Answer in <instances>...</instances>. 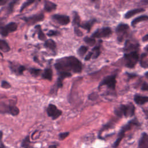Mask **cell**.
I'll return each instance as SVG.
<instances>
[{
  "mask_svg": "<svg viewBox=\"0 0 148 148\" xmlns=\"http://www.w3.org/2000/svg\"><path fill=\"white\" fill-rule=\"evenodd\" d=\"M54 67L57 72H65L73 73H79L83 70L81 61L73 56L63 57L56 60Z\"/></svg>",
  "mask_w": 148,
  "mask_h": 148,
  "instance_id": "1",
  "label": "cell"
},
{
  "mask_svg": "<svg viewBox=\"0 0 148 148\" xmlns=\"http://www.w3.org/2000/svg\"><path fill=\"white\" fill-rule=\"evenodd\" d=\"M148 20V16L147 15H142L140 16H138L134 18L132 21H131V25L132 27H135L136 24L138 23L144 21H147Z\"/></svg>",
  "mask_w": 148,
  "mask_h": 148,
  "instance_id": "26",
  "label": "cell"
},
{
  "mask_svg": "<svg viewBox=\"0 0 148 148\" xmlns=\"http://www.w3.org/2000/svg\"><path fill=\"white\" fill-rule=\"evenodd\" d=\"M102 40H99L98 41V44L97 45L95 46H94V47L91 50V52L92 53V59H96L101 54V46L102 43Z\"/></svg>",
  "mask_w": 148,
  "mask_h": 148,
  "instance_id": "21",
  "label": "cell"
},
{
  "mask_svg": "<svg viewBox=\"0 0 148 148\" xmlns=\"http://www.w3.org/2000/svg\"><path fill=\"white\" fill-rule=\"evenodd\" d=\"M51 19L54 22L61 25H68L70 22V18L68 16L65 14H55L51 16Z\"/></svg>",
  "mask_w": 148,
  "mask_h": 148,
  "instance_id": "14",
  "label": "cell"
},
{
  "mask_svg": "<svg viewBox=\"0 0 148 148\" xmlns=\"http://www.w3.org/2000/svg\"><path fill=\"white\" fill-rule=\"evenodd\" d=\"M46 113L49 117H51L52 120L57 119L62 114V110L58 109L57 107L53 104L49 103L46 108Z\"/></svg>",
  "mask_w": 148,
  "mask_h": 148,
  "instance_id": "12",
  "label": "cell"
},
{
  "mask_svg": "<svg viewBox=\"0 0 148 148\" xmlns=\"http://www.w3.org/2000/svg\"><path fill=\"white\" fill-rule=\"evenodd\" d=\"M135 107L132 103L127 104H123L117 106L114 109V113L118 117H130L134 115Z\"/></svg>",
  "mask_w": 148,
  "mask_h": 148,
  "instance_id": "2",
  "label": "cell"
},
{
  "mask_svg": "<svg viewBox=\"0 0 148 148\" xmlns=\"http://www.w3.org/2000/svg\"><path fill=\"white\" fill-rule=\"evenodd\" d=\"M139 56L138 51L126 53L124 54V63L125 66L128 68H133L139 61Z\"/></svg>",
  "mask_w": 148,
  "mask_h": 148,
  "instance_id": "4",
  "label": "cell"
},
{
  "mask_svg": "<svg viewBox=\"0 0 148 148\" xmlns=\"http://www.w3.org/2000/svg\"><path fill=\"white\" fill-rule=\"evenodd\" d=\"M9 67L11 72L17 76L22 75L23 72L27 69L24 65H21L14 61H9Z\"/></svg>",
  "mask_w": 148,
  "mask_h": 148,
  "instance_id": "13",
  "label": "cell"
},
{
  "mask_svg": "<svg viewBox=\"0 0 148 148\" xmlns=\"http://www.w3.org/2000/svg\"><path fill=\"white\" fill-rule=\"evenodd\" d=\"M74 32L78 36H83V32L79 29V28H74Z\"/></svg>",
  "mask_w": 148,
  "mask_h": 148,
  "instance_id": "40",
  "label": "cell"
},
{
  "mask_svg": "<svg viewBox=\"0 0 148 148\" xmlns=\"http://www.w3.org/2000/svg\"><path fill=\"white\" fill-rule=\"evenodd\" d=\"M0 112L2 114H9L13 116H16L19 114V109L14 104L6 103L1 102Z\"/></svg>",
  "mask_w": 148,
  "mask_h": 148,
  "instance_id": "7",
  "label": "cell"
},
{
  "mask_svg": "<svg viewBox=\"0 0 148 148\" xmlns=\"http://www.w3.org/2000/svg\"><path fill=\"white\" fill-rule=\"evenodd\" d=\"M127 75L128 76V79H132V78H134L136 76H137V75L135 74V73H126Z\"/></svg>",
  "mask_w": 148,
  "mask_h": 148,
  "instance_id": "42",
  "label": "cell"
},
{
  "mask_svg": "<svg viewBox=\"0 0 148 148\" xmlns=\"http://www.w3.org/2000/svg\"><path fill=\"white\" fill-rule=\"evenodd\" d=\"M0 49L2 51L7 53L10 50V47L6 40L3 39H1L0 40Z\"/></svg>",
  "mask_w": 148,
  "mask_h": 148,
  "instance_id": "27",
  "label": "cell"
},
{
  "mask_svg": "<svg viewBox=\"0 0 148 148\" xmlns=\"http://www.w3.org/2000/svg\"><path fill=\"white\" fill-rule=\"evenodd\" d=\"M5 145L3 144V142L1 140V148H5Z\"/></svg>",
  "mask_w": 148,
  "mask_h": 148,
  "instance_id": "46",
  "label": "cell"
},
{
  "mask_svg": "<svg viewBox=\"0 0 148 148\" xmlns=\"http://www.w3.org/2000/svg\"><path fill=\"white\" fill-rule=\"evenodd\" d=\"M69 135V132H61V133L59 134V135H58L59 139L61 140H62L65 139L66 138H67Z\"/></svg>",
  "mask_w": 148,
  "mask_h": 148,
  "instance_id": "37",
  "label": "cell"
},
{
  "mask_svg": "<svg viewBox=\"0 0 148 148\" xmlns=\"http://www.w3.org/2000/svg\"><path fill=\"white\" fill-rule=\"evenodd\" d=\"M145 10L143 8H136V9L130 10L125 13V14H124V18L126 19H128L132 17V16H134V15H135L138 13L143 12Z\"/></svg>",
  "mask_w": 148,
  "mask_h": 148,
  "instance_id": "23",
  "label": "cell"
},
{
  "mask_svg": "<svg viewBox=\"0 0 148 148\" xmlns=\"http://www.w3.org/2000/svg\"><path fill=\"white\" fill-rule=\"evenodd\" d=\"M139 43L134 39H127L124 43V46L123 47V51L124 53L132 52L134 51H139Z\"/></svg>",
  "mask_w": 148,
  "mask_h": 148,
  "instance_id": "11",
  "label": "cell"
},
{
  "mask_svg": "<svg viewBox=\"0 0 148 148\" xmlns=\"http://www.w3.org/2000/svg\"><path fill=\"white\" fill-rule=\"evenodd\" d=\"M28 71L30 74L34 77H37L39 76L40 74L42 75V69L36 68H30L28 69Z\"/></svg>",
  "mask_w": 148,
  "mask_h": 148,
  "instance_id": "29",
  "label": "cell"
},
{
  "mask_svg": "<svg viewBox=\"0 0 148 148\" xmlns=\"http://www.w3.org/2000/svg\"><path fill=\"white\" fill-rule=\"evenodd\" d=\"M8 2V1L7 0H6V1H3V0H2L1 1V2H0V5L1 6H2V5H4L6 2Z\"/></svg>",
  "mask_w": 148,
  "mask_h": 148,
  "instance_id": "45",
  "label": "cell"
},
{
  "mask_svg": "<svg viewBox=\"0 0 148 148\" xmlns=\"http://www.w3.org/2000/svg\"><path fill=\"white\" fill-rule=\"evenodd\" d=\"M134 100L136 104L139 105H142L148 102V97L143 96L139 94H135L134 97Z\"/></svg>",
  "mask_w": 148,
  "mask_h": 148,
  "instance_id": "20",
  "label": "cell"
},
{
  "mask_svg": "<svg viewBox=\"0 0 148 148\" xmlns=\"http://www.w3.org/2000/svg\"><path fill=\"white\" fill-rule=\"evenodd\" d=\"M145 50L146 51L148 52V45L146 46L145 47Z\"/></svg>",
  "mask_w": 148,
  "mask_h": 148,
  "instance_id": "48",
  "label": "cell"
},
{
  "mask_svg": "<svg viewBox=\"0 0 148 148\" xmlns=\"http://www.w3.org/2000/svg\"><path fill=\"white\" fill-rule=\"evenodd\" d=\"M117 75V73H114L103 77L98 85V89L100 90L103 86H106L108 90L114 92L116 90Z\"/></svg>",
  "mask_w": 148,
  "mask_h": 148,
  "instance_id": "5",
  "label": "cell"
},
{
  "mask_svg": "<svg viewBox=\"0 0 148 148\" xmlns=\"http://www.w3.org/2000/svg\"><path fill=\"white\" fill-rule=\"evenodd\" d=\"M81 24V20L79 13L74 11L73 12V21L72 25L74 26V28H79Z\"/></svg>",
  "mask_w": 148,
  "mask_h": 148,
  "instance_id": "24",
  "label": "cell"
},
{
  "mask_svg": "<svg viewBox=\"0 0 148 148\" xmlns=\"http://www.w3.org/2000/svg\"><path fill=\"white\" fill-rule=\"evenodd\" d=\"M18 25L15 22H10L3 26H1V35L3 37H6L9 34L14 32L17 29Z\"/></svg>",
  "mask_w": 148,
  "mask_h": 148,
  "instance_id": "10",
  "label": "cell"
},
{
  "mask_svg": "<svg viewBox=\"0 0 148 148\" xmlns=\"http://www.w3.org/2000/svg\"><path fill=\"white\" fill-rule=\"evenodd\" d=\"M35 2V1H34V0H32V1H27L24 2L22 4V5H21V8L20 9V12H23L27 7L29 6L30 5H31L32 3H34Z\"/></svg>",
  "mask_w": 148,
  "mask_h": 148,
  "instance_id": "34",
  "label": "cell"
},
{
  "mask_svg": "<svg viewBox=\"0 0 148 148\" xmlns=\"http://www.w3.org/2000/svg\"><path fill=\"white\" fill-rule=\"evenodd\" d=\"M31 143L30 141V138L29 135H27L22 141L21 143V146L23 148H28L29 146V144Z\"/></svg>",
  "mask_w": 148,
  "mask_h": 148,
  "instance_id": "33",
  "label": "cell"
},
{
  "mask_svg": "<svg viewBox=\"0 0 148 148\" xmlns=\"http://www.w3.org/2000/svg\"><path fill=\"white\" fill-rule=\"evenodd\" d=\"M145 76H146L147 78H148V72H146V73H145Z\"/></svg>",
  "mask_w": 148,
  "mask_h": 148,
  "instance_id": "49",
  "label": "cell"
},
{
  "mask_svg": "<svg viewBox=\"0 0 148 148\" xmlns=\"http://www.w3.org/2000/svg\"><path fill=\"white\" fill-rule=\"evenodd\" d=\"M139 125H140V124L138 122V120L136 118H135V119L129 121L126 124H125L124 126H123L118 134L117 139L116 140V141L114 142V143L113 145V147L115 148L119 146V145L121 142V140L124 138V136L125 135V133L127 131L131 130L134 127H135V126L137 127V126H139Z\"/></svg>",
  "mask_w": 148,
  "mask_h": 148,
  "instance_id": "3",
  "label": "cell"
},
{
  "mask_svg": "<svg viewBox=\"0 0 148 148\" xmlns=\"http://www.w3.org/2000/svg\"><path fill=\"white\" fill-rule=\"evenodd\" d=\"M142 40H143V42H147V41H148V34L145 35V36L143 37Z\"/></svg>",
  "mask_w": 148,
  "mask_h": 148,
  "instance_id": "43",
  "label": "cell"
},
{
  "mask_svg": "<svg viewBox=\"0 0 148 148\" xmlns=\"http://www.w3.org/2000/svg\"><path fill=\"white\" fill-rule=\"evenodd\" d=\"M130 27L128 24L121 23L116 28L117 39L119 42H122L129 34Z\"/></svg>",
  "mask_w": 148,
  "mask_h": 148,
  "instance_id": "6",
  "label": "cell"
},
{
  "mask_svg": "<svg viewBox=\"0 0 148 148\" xmlns=\"http://www.w3.org/2000/svg\"><path fill=\"white\" fill-rule=\"evenodd\" d=\"M34 28L37 33L38 39H39L40 40H42V41H46L47 40L46 36L43 32L41 25L39 24H38V25H35Z\"/></svg>",
  "mask_w": 148,
  "mask_h": 148,
  "instance_id": "22",
  "label": "cell"
},
{
  "mask_svg": "<svg viewBox=\"0 0 148 148\" xmlns=\"http://www.w3.org/2000/svg\"><path fill=\"white\" fill-rule=\"evenodd\" d=\"M43 45L45 48L51 50L54 53V54H56L57 45L54 40L51 39H47L46 41H45Z\"/></svg>",
  "mask_w": 148,
  "mask_h": 148,
  "instance_id": "16",
  "label": "cell"
},
{
  "mask_svg": "<svg viewBox=\"0 0 148 148\" xmlns=\"http://www.w3.org/2000/svg\"><path fill=\"white\" fill-rule=\"evenodd\" d=\"M45 16L43 13H39L28 17H23L21 19L23 20L27 25H32L38 22L44 20Z\"/></svg>",
  "mask_w": 148,
  "mask_h": 148,
  "instance_id": "9",
  "label": "cell"
},
{
  "mask_svg": "<svg viewBox=\"0 0 148 148\" xmlns=\"http://www.w3.org/2000/svg\"><path fill=\"white\" fill-rule=\"evenodd\" d=\"M138 147L148 148V135L146 133H142L139 140Z\"/></svg>",
  "mask_w": 148,
  "mask_h": 148,
  "instance_id": "17",
  "label": "cell"
},
{
  "mask_svg": "<svg viewBox=\"0 0 148 148\" xmlns=\"http://www.w3.org/2000/svg\"><path fill=\"white\" fill-rule=\"evenodd\" d=\"M98 98V94L96 93V92H92L91 94H90L88 97V98L89 100H91V101H95Z\"/></svg>",
  "mask_w": 148,
  "mask_h": 148,
  "instance_id": "38",
  "label": "cell"
},
{
  "mask_svg": "<svg viewBox=\"0 0 148 148\" xmlns=\"http://www.w3.org/2000/svg\"><path fill=\"white\" fill-rule=\"evenodd\" d=\"M140 88L142 91H148V83L143 82L141 85Z\"/></svg>",
  "mask_w": 148,
  "mask_h": 148,
  "instance_id": "39",
  "label": "cell"
},
{
  "mask_svg": "<svg viewBox=\"0 0 148 148\" xmlns=\"http://www.w3.org/2000/svg\"><path fill=\"white\" fill-rule=\"evenodd\" d=\"M57 146H58V144H54V145H50L49 146V148H57Z\"/></svg>",
  "mask_w": 148,
  "mask_h": 148,
  "instance_id": "44",
  "label": "cell"
},
{
  "mask_svg": "<svg viewBox=\"0 0 148 148\" xmlns=\"http://www.w3.org/2000/svg\"><path fill=\"white\" fill-rule=\"evenodd\" d=\"M112 34V29L109 27H105L96 29L91 37L93 38H108Z\"/></svg>",
  "mask_w": 148,
  "mask_h": 148,
  "instance_id": "8",
  "label": "cell"
},
{
  "mask_svg": "<svg viewBox=\"0 0 148 148\" xmlns=\"http://www.w3.org/2000/svg\"><path fill=\"white\" fill-rule=\"evenodd\" d=\"M88 50V47L87 46H84V45H82L77 50V54L78 55L83 58V56L86 54V53L87 52Z\"/></svg>",
  "mask_w": 148,
  "mask_h": 148,
  "instance_id": "30",
  "label": "cell"
},
{
  "mask_svg": "<svg viewBox=\"0 0 148 148\" xmlns=\"http://www.w3.org/2000/svg\"><path fill=\"white\" fill-rule=\"evenodd\" d=\"M97 20L95 18H91L87 21H84L82 22L80 25V27L86 30L88 32H89L91 31V29L92 27L94 25V24L97 22Z\"/></svg>",
  "mask_w": 148,
  "mask_h": 148,
  "instance_id": "15",
  "label": "cell"
},
{
  "mask_svg": "<svg viewBox=\"0 0 148 148\" xmlns=\"http://www.w3.org/2000/svg\"><path fill=\"white\" fill-rule=\"evenodd\" d=\"M60 34V32L57 30H49L47 33V36L49 37L54 36H58Z\"/></svg>",
  "mask_w": 148,
  "mask_h": 148,
  "instance_id": "35",
  "label": "cell"
},
{
  "mask_svg": "<svg viewBox=\"0 0 148 148\" xmlns=\"http://www.w3.org/2000/svg\"><path fill=\"white\" fill-rule=\"evenodd\" d=\"M57 5L51 1H45L44 2V10L47 12H51L57 9Z\"/></svg>",
  "mask_w": 148,
  "mask_h": 148,
  "instance_id": "19",
  "label": "cell"
},
{
  "mask_svg": "<svg viewBox=\"0 0 148 148\" xmlns=\"http://www.w3.org/2000/svg\"><path fill=\"white\" fill-rule=\"evenodd\" d=\"M41 77L43 79L51 81L53 79V70L51 68L48 67L45 68L42 73Z\"/></svg>",
  "mask_w": 148,
  "mask_h": 148,
  "instance_id": "18",
  "label": "cell"
},
{
  "mask_svg": "<svg viewBox=\"0 0 148 148\" xmlns=\"http://www.w3.org/2000/svg\"><path fill=\"white\" fill-rule=\"evenodd\" d=\"M144 112L145 113V114L148 117V109H146V110H144Z\"/></svg>",
  "mask_w": 148,
  "mask_h": 148,
  "instance_id": "47",
  "label": "cell"
},
{
  "mask_svg": "<svg viewBox=\"0 0 148 148\" xmlns=\"http://www.w3.org/2000/svg\"><path fill=\"white\" fill-rule=\"evenodd\" d=\"M18 2V1L17 0H14V1H11L8 5V6L6 7V13L7 14H9L13 12V8L14 6H15V5Z\"/></svg>",
  "mask_w": 148,
  "mask_h": 148,
  "instance_id": "31",
  "label": "cell"
},
{
  "mask_svg": "<svg viewBox=\"0 0 148 148\" xmlns=\"http://www.w3.org/2000/svg\"><path fill=\"white\" fill-rule=\"evenodd\" d=\"M84 42L89 46H94V45L96 43V40L94 38L92 37H89V36H85L83 38Z\"/></svg>",
  "mask_w": 148,
  "mask_h": 148,
  "instance_id": "32",
  "label": "cell"
},
{
  "mask_svg": "<svg viewBox=\"0 0 148 148\" xmlns=\"http://www.w3.org/2000/svg\"><path fill=\"white\" fill-rule=\"evenodd\" d=\"M92 57V53L91 51H90L84 57V60L85 61H88Z\"/></svg>",
  "mask_w": 148,
  "mask_h": 148,
  "instance_id": "41",
  "label": "cell"
},
{
  "mask_svg": "<svg viewBox=\"0 0 148 148\" xmlns=\"http://www.w3.org/2000/svg\"><path fill=\"white\" fill-rule=\"evenodd\" d=\"M140 66L144 68H148V58L147 57V54L145 53H143L141 55L140 60Z\"/></svg>",
  "mask_w": 148,
  "mask_h": 148,
  "instance_id": "28",
  "label": "cell"
},
{
  "mask_svg": "<svg viewBox=\"0 0 148 148\" xmlns=\"http://www.w3.org/2000/svg\"><path fill=\"white\" fill-rule=\"evenodd\" d=\"M115 122L116 121L115 120H110L109 121H108V123H106L105 124H104L102 127L101 128V129L100 130L99 132V134H98V136L99 138H101V134L106 131V130H108L110 128H113L114 126V124H115Z\"/></svg>",
  "mask_w": 148,
  "mask_h": 148,
  "instance_id": "25",
  "label": "cell"
},
{
  "mask_svg": "<svg viewBox=\"0 0 148 148\" xmlns=\"http://www.w3.org/2000/svg\"><path fill=\"white\" fill-rule=\"evenodd\" d=\"M1 86L3 88L8 89V88H10L11 87V84L7 81L3 80H2V82H1Z\"/></svg>",
  "mask_w": 148,
  "mask_h": 148,
  "instance_id": "36",
  "label": "cell"
}]
</instances>
